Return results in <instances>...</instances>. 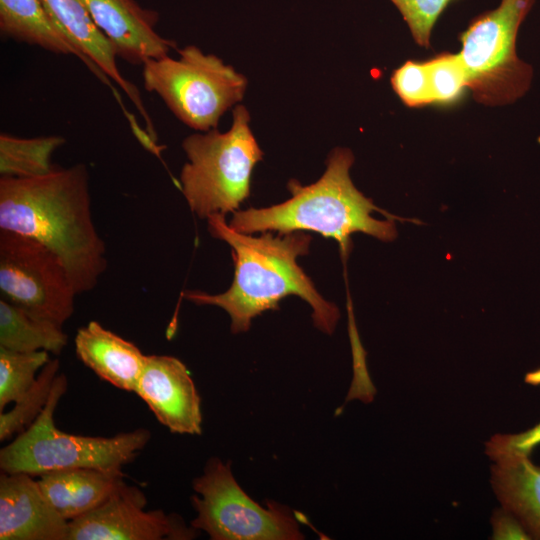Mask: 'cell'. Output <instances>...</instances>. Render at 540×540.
<instances>
[{
  "mask_svg": "<svg viewBox=\"0 0 540 540\" xmlns=\"http://www.w3.org/2000/svg\"><path fill=\"white\" fill-rule=\"evenodd\" d=\"M0 230L31 237L56 253L77 294L94 289L107 268L85 164L35 177H1Z\"/></svg>",
  "mask_w": 540,
  "mask_h": 540,
  "instance_id": "1",
  "label": "cell"
},
{
  "mask_svg": "<svg viewBox=\"0 0 540 540\" xmlns=\"http://www.w3.org/2000/svg\"><path fill=\"white\" fill-rule=\"evenodd\" d=\"M207 222L211 235L232 248L234 279L223 293L187 291L184 298L225 310L236 334L247 331L254 317L278 309L282 298L297 295L311 306L315 326L332 334L339 319L338 308L319 294L297 264V258L309 252L310 235L296 231L274 236L267 231L254 237L234 230L219 213L209 216Z\"/></svg>",
  "mask_w": 540,
  "mask_h": 540,
  "instance_id": "2",
  "label": "cell"
},
{
  "mask_svg": "<svg viewBox=\"0 0 540 540\" xmlns=\"http://www.w3.org/2000/svg\"><path fill=\"white\" fill-rule=\"evenodd\" d=\"M353 162L349 149H334L318 181L307 186L296 180L289 181L291 197L288 200L267 208L235 211L230 227L246 234L313 231L335 239L343 254L348 253L350 235L355 232L386 242L394 240L397 236L394 221L373 218L372 211L382 210L354 186L349 175Z\"/></svg>",
  "mask_w": 540,
  "mask_h": 540,
  "instance_id": "3",
  "label": "cell"
},
{
  "mask_svg": "<svg viewBox=\"0 0 540 540\" xmlns=\"http://www.w3.org/2000/svg\"><path fill=\"white\" fill-rule=\"evenodd\" d=\"M67 386L66 376L58 374L40 415L0 450L1 472L40 476L74 468L122 471L148 444L151 434L144 428L113 437L74 435L59 430L54 412Z\"/></svg>",
  "mask_w": 540,
  "mask_h": 540,
  "instance_id": "4",
  "label": "cell"
},
{
  "mask_svg": "<svg viewBox=\"0 0 540 540\" xmlns=\"http://www.w3.org/2000/svg\"><path fill=\"white\" fill-rule=\"evenodd\" d=\"M249 121L246 107L238 105L228 131L211 129L183 140L188 162L179 181L189 208L198 217L234 213L248 198L253 168L263 157Z\"/></svg>",
  "mask_w": 540,
  "mask_h": 540,
  "instance_id": "5",
  "label": "cell"
},
{
  "mask_svg": "<svg viewBox=\"0 0 540 540\" xmlns=\"http://www.w3.org/2000/svg\"><path fill=\"white\" fill-rule=\"evenodd\" d=\"M142 66L144 88L156 93L181 122L202 132L216 129L247 87L242 74L194 45L180 49L178 58H150Z\"/></svg>",
  "mask_w": 540,
  "mask_h": 540,
  "instance_id": "6",
  "label": "cell"
},
{
  "mask_svg": "<svg viewBox=\"0 0 540 540\" xmlns=\"http://www.w3.org/2000/svg\"><path fill=\"white\" fill-rule=\"evenodd\" d=\"M535 0H501L472 20L461 34L459 53L468 88L485 105H505L529 89L532 68L516 54L519 27Z\"/></svg>",
  "mask_w": 540,
  "mask_h": 540,
  "instance_id": "7",
  "label": "cell"
},
{
  "mask_svg": "<svg viewBox=\"0 0 540 540\" xmlns=\"http://www.w3.org/2000/svg\"><path fill=\"white\" fill-rule=\"evenodd\" d=\"M191 498L197 517L191 526L213 540H297L303 534L290 510L270 502L263 508L238 485L230 464L211 458L194 479Z\"/></svg>",
  "mask_w": 540,
  "mask_h": 540,
  "instance_id": "8",
  "label": "cell"
},
{
  "mask_svg": "<svg viewBox=\"0 0 540 540\" xmlns=\"http://www.w3.org/2000/svg\"><path fill=\"white\" fill-rule=\"evenodd\" d=\"M0 290L4 299L59 326L77 294L60 257L37 240L0 230Z\"/></svg>",
  "mask_w": 540,
  "mask_h": 540,
  "instance_id": "9",
  "label": "cell"
},
{
  "mask_svg": "<svg viewBox=\"0 0 540 540\" xmlns=\"http://www.w3.org/2000/svg\"><path fill=\"white\" fill-rule=\"evenodd\" d=\"M144 493L126 483L92 511L69 521L68 540H187L197 535L176 515L145 510Z\"/></svg>",
  "mask_w": 540,
  "mask_h": 540,
  "instance_id": "10",
  "label": "cell"
},
{
  "mask_svg": "<svg viewBox=\"0 0 540 540\" xmlns=\"http://www.w3.org/2000/svg\"><path fill=\"white\" fill-rule=\"evenodd\" d=\"M172 433L201 434V399L185 364L168 355H147L135 392Z\"/></svg>",
  "mask_w": 540,
  "mask_h": 540,
  "instance_id": "11",
  "label": "cell"
},
{
  "mask_svg": "<svg viewBox=\"0 0 540 540\" xmlns=\"http://www.w3.org/2000/svg\"><path fill=\"white\" fill-rule=\"evenodd\" d=\"M69 521L26 473L0 475V540H68Z\"/></svg>",
  "mask_w": 540,
  "mask_h": 540,
  "instance_id": "12",
  "label": "cell"
},
{
  "mask_svg": "<svg viewBox=\"0 0 540 540\" xmlns=\"http://www.w3.org/2000/svg\"><path fill=\"white\" fill-rule=\"evenodd\" d=\"M118 57L132 64L168 55L174 41L156 31L158 14L135 0H81Z\"/></svg>",
  "mask_w": 540,
  "mask_h": 540,
  "instance_id": "13",
  "label": "cell"
},
{
  "mask_svg": "<svg viewBox=\"0 0 540 540\" xmlns=\"http://www.w3.org/2000/svg\"><path fill=\"white\" fill-rule=\"evenodd\" d=\"M55 22L69 36L79 50L110 80L114 81L140 112L147 132L156 140L152 121L136 86L120 73L116 51L93 21L81 0H41Z\"/></svg>",
  "mask_w": 540,
  "mask_h": 540,
  "instance_id": "14",
  "label": "cell"
},
{
  "mask_svg": "<svg viewBox=\"0 0 540 540\" xmlns=\"http://www.w3.org/2000/svg\"><path fill=\"white\" fill-rule=\"evenodd\" d=\"M75 352L99 378L128 392H135L146 356L132 342L90 321L78 329Z\"/></svg>",
  "mask_w": 540,
  "mask_h": 540,
  "instance_id": "15",
  "label": "cell"
},
{
  "mask_svg": "<svg viewBox=\"0 0 540 540\" xmlns=\"http://www.w3.org/2000/svg\"><path fill=\"white\" fill-rule=\"evenodd\" d=\"M0 30L6 37L17 41L53 53L76 56L121 100L110 79L79 50L41 0H0Z\"/></svg>",
  "mask_w": 540,
  "mask_h": 540,
  "instance_id": "16",
  "label": "cell"
},
{
  "mask_svg": "<svg viewBox=\"0 0 540 540\" xmlns=\"http://www.w3.org/2000/svg\"><path fill=\"white\" fill-rule=\"evenodd\" d=\"M37 481L49 503L67 521L97 508L125 484L122 471L93 468L47 472Z\"/></svg>",
  "mask_w": 540,
  "mask_h": 540,
  "instance_id": "17",
  "label": "cell"
},
{
  "mask_svg": "<svg viewBox=\"0 0 540 540\" xmlns=\"http://www.w3.org/2000/svg\"><path fill=\"white\" fill-rule=\"evenodd\" d=\"M494 461L491 483L503 509L520 521L531 538L540 539V466L526 454Z\"/></svg>",
  "mask_w": 540,
  "mask_h": 540,
  "instance_id": "18",
  "label": "cell"
},
{
  "mask_svg": "<svg viewBox=\"0 0 540 540\" xmlns=\"http://www.w3.org/2000/svg\"><path fill=\"white\" fill-rule=\"evenodd\" d=\"M67 335L51 321L37 317L5 299L0 300V347L18 351L60 354Z\"/></svg>",
  "mask_w": 540,
  "mask_h": 540,
  "instance_id": "19",
  "label": "cell"
},
{
  "mask_svg": "<svg viewBox=\"0 0 540 540\" xmlns=\"http://www.w3.org/2000/svg\"><path fill=\"white\" fill-rule=\"evenodd\" d=\"M65 143L61 136L21 138L6 133L0 135L1 177H35L48 174L55 167L53 153Z\"/></svg>",
  "mask_w": 540,
  "mask_h": 540,
  "instance_id": "20",
  "label": "cell"
},
{
  "mask_svg": "<svg viewBox=\"0 0 540 540\" xmlns=\"http://www.w3.org/2000/svg\"><path fill=\"white\" fill-rule=\"evenodd\" d=\"M49 360L47 351L18 352L0 347L1 412L24 396Z\"/></svg>",
  "mask_w": 540,
  "mask_h": 540,
  "instance_id": "21",
  "label": "cell"
},
{
  "mask_svg": "<svg viewBox=\"0 0 540 540\" xmlns=\"http://www.w3.org/2000/svg\"><path fill=\"white\" fill-rule=\"evenodd\" d=\"M59 367L58 359H50L41 369L35 383L15 402L14 407L8 412H1V441L7 440L15 433L23 432L40 415L50 397Z\"/></svg>",
  "mask_w": 540,
  "mask_h": 540,
  "instance_id": "22",
  "label": "cell"
},
{
  "mask_svg": "<svg viewBox=\"0 0 540 540\" xmlns=\"http://www.w3.org/2000/svg\"><path fill=\"white\" fill-rule=\"evenodd\" d=\"M425 63L433 103L456 101L468 87V78L459 54L442 53Z\"/></svg>",
  "mask_w": 540,
  "mask_h": 540,
  "instance_id": "23",
  "label": "cell"
},
{
  "mask_svg": "<svg viewBox=\"0 0 540 540\" xmlns=\"http://www.w3.org/2000/svg\"><path fill=\"white\" fill-rule=\"evenodd\" d=\"M401 13L416 43L429 47L432 29L451 0H390Z\"/></svg>",
  "mask_w": 540,
  "mask_h": 540,
  "instance_id": "24",
  "label": "cell"
},
{
  "mask_svg": "<svg viewBox=\"0 0 540 540\" xmlns=\"http://www.w3.org/2000/svg\"><path fill=\"white\" fill-rule=\"evenodd\" d=\"M395 93L408 107L433 103L425 63L406 61L391 76Z\"/></svg>",
  "mask_w": 540,
  "mask_h": 540,
  "instance_id": "25",
  "label": "cell"
},
{
  "mask_svg": "<svg viewBox=\"0 0 540 540\" xmlns=\"http://www.w3.org/2000/svg\"><path fill=\"white\" fill-rule=\"evenodd\" d=\"M539 444L540 422L518 434H495L486 443V453L493 460L510 454L530 455Z\"/></svg>",
  "mask_w": 540,
  "mask_h": 540,
  "instance_id": "26",
  "label": "cell"
},
{
  "mask_svg": "<svg viewBox=\"0 0 540 540\" xmlns=\"http://www.w3.org/2000/svg\"><path fill=\"white\" fill-rule=\"evenodd\" d=\"M492 523L495 539H531L520 521L505 509L494 513Z\"/></svg>",
  "mask_w": 540,
  "mask_h": 540,
  "instance_id": "27",
  "label": "cell"
}]
</instances>
